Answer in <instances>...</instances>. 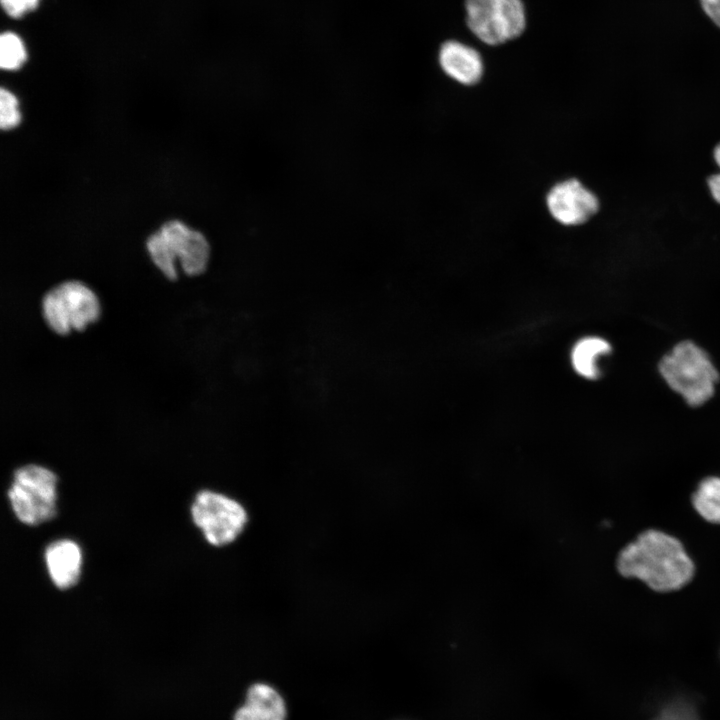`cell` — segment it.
<instances>
[{
	"mask_svg": "<svg viewBox=\"0 0 720 720\" xmlns=\"http://www.w3.org/2000/svg\"><path fill=\"white\" fill-rule=\"evenodd\" d=\"M624 577L642 580L659 592L677 590L694 574V565L676 538L657 530H647L624 547L617 558Z\"/></svg>",
	"mask_w": 720,
	"mask_h": 720,
	"instance_id": "6da1fadb",
	"label": "cell"
},
{
	"mask_svg": "<svg viewBox=\"0 0 720 720\" xmlns=\"http://www.w3.org/2000/svg\"><path fill=\"white\" fill-rule=\"evenodd\" d=\"M146 247L154 265L169 280L177 278L176 263L186 275L198 276L210 257L206 237L178 220L163 224L148 238Z\"/></svg>",
	"mask_w": 720,
	"mask_h": 720,
	"instance_id": "7a4b0ae2",
	"label": "cell"
},
{
	"mask_svg": "<svg viewBox=\"0 0 720 720\" xmlns=\"http://www.w3.org/2000/svg\"><path fill=\"white\" fill-rule=\"evenodd\" d=\"M667 385L691 406H700L714 394L719 374L708 354L696 343L676 344L659 362Z\"/></svg>",
	"mask_w": 720,
	"mask_h": 720,
	"instance_id": "3957f363",
	"label": "cell"
},
{
	"mask_svg": "<svg viewBox=\"0 0 720 720\" xmlns=\"http://www.w3.org/2000/svg\"><path fill=\"white\" fill-rule=\"evenodd\" d=\"M101 307L96 294L84 283L68 280L49 289L41 299L44 322L54 333L67 335L94 323Z\"/></svg>",
	"mask_w": 720,
	"mask_h": 720,
	"instance_id": "277c9868",
	"label": "cell"
},
{
	"mask_svg": "<svg viewBox=\"0 0 720 720\" xmlns=\"http://www.w3.org/2000/svg\"><path fill=\"white\" fill-rule=\"evenodd\" d=\"M57 477L49 469L28 464L18 468L8 491L17 518L27 525H38L56 515Z\"/></svg>",
	"mask_w": 720,
	"mask_h": 720,
	"instance_id": "5b68a950",
	"label": "cell"
},
{
	"mask_svg": "<svg viewBox=\"0 0 720 720\" xmlns=\"http://www.w3.org/2000/svg\"><path fill=\"white\" fill-rule=\"evenodd\" d=\"M195 525L211 545L234 542L248 523V513L237 500L211 490L200 491L191 506Z\"/></svg>",
	"mask_w": 720,
	"mask_h": 720,
	"instance_id": "8992f818",
	"label": "cell"
},
{
	"mask_svg": "<svg viewBox=\"0 0 720 720\" xmlns=\"http://www.w3.org/2000/svg\"><path fill=\"white\" fill-rule=\"evenodd\" d=\"M545 203L550 216L564 226L586 223L600 207L598 197L576 178L554 184L546 194Z\"/></svg>",
	"mask_w": 720,
	"mask_h": 720,
	"instance_id": "52a82bcc",
	"label": "cell"
},
{
	"mask_svg": "<svg viewBox=\"0 0 720 720\" xmlns=\"http://www.w3.org/2000/svg\"><path fill=\"white\" fill-rule=\"evenodd\" d=\"M438 60L442 71L461 85L473 86L482 79L483 60L480 53L471 46L448 40L441 45Z\"/></svg>",
	"mask_w": 720,
	"mask_h": 720,
	"instance_id": "ba28073f",
	"label": "cell"
},
{
	"mask_svg": "<svg viewBox=\"0 0 720 720\" xmlns=\"http://www.w3.org/2000/svg\"><path fill=\"white\" fill-rule=\"evenodd\" d=\"M44 557L50 578L56 587L64 590L77 583L82 554L74 541L61 539L50 543Z\"/></svg>",
	"mask_w": 720,
	"mask_h": 720,
	"instance_id": "9c48e42d",
	"label": "cell"
},
{
	"mask_svg": "<svg viewBox=\"0 0 720 720\" xmlns=\"http://www.w3.org/2000/svg\"><path fill=\"white\" fill-rule=\"evenodd\" d=\"M286 709L281 696L265 684L253 685L246 703L235 714L234 720H285Z\"/></svg>",
	"mask_w": 720,
	"mask_h": 720,
	"instance_id": "30bf717a",
	"label": "cell"
},
{
	"mask_svg": "<svg viewBox=\"0 0 720 720\" xmlns=\"http://www.w3.org/2000/svg\"><path fill=\"white\" fill-rule=\"evenodd\" d=\"M498 0H465L466 23L483 43L496 46L505 43L497 20Z\"/></svg>",
	"mask_w": 720,
	"mask_h": 720,
	"instance_id": "8fae6325",
	"label": "cell"
},
{
	"mask_svg": "<svg viewBox=\"0 0 720 720\" xmlns=\"http://www.w3.org/2000/svg\"><path fill=\"white\" fill-rule=\"evenodd\" d=\"M611 351L608 341L590 336L579 340L572 349L571 362L575 371L587 379L598 378V361Z\"/></svg>",
	"mask_w": 720,
	"mask_h": 720,
	"instance_id": "7c38bea8",
	"label": "cell"
},
{
	"mask_svg": "<svg viewBox=\"0 0 720 720\" xmlns=\"http://www.w3.org/2000/svg\"><path fill=\"white\" fill-rule=\"evenodd\" d=\"M497 20L505 41L518 38L526 27V13L522 0H498Z\"/></svg>",
	"mask_w": 720,
	"mask_h": 720,
	"instance_id": "4fadbf2b",
	"label": "cell"
},
{
	"mask_svg": "<svg viewBox=\"0 0 720 720\" xmlns=\"http://www.w3.org/2000/svg\"><path fill=\"white\" fill-rule=\"evenodd\" d=\"M692 502L704 519L720 523V478L704 479L693 494Z\"/></svg>",
	"mask_w": 720,
	"mask_h": 720,
	"instance_id": "5bb4252c",
	"label": "cell"
},
{
	"mask_svg": "<svg viewBox=\"0 0 720 720\" xmlns=\"http://www.w3.org/2000/svg\"><path fill=\"white\" fill-rule=\"evenodd\" d=\"M27 57L22 40L14 33L5 32L0 38V66L5 70L20 68Z\"/></svg>",
	"mask_w": 720,
	"mask_h": 720,
	"instance_id": "9a60e30c",
	"label": "cell"
},
{
	"mask_svg": "<svg viewBox=\"0 0 720 720\" xmlns=\"http://www.w3.org/2000/svg\"><path fill=\"white\" fill-rule=\"evenodd\" d=\"M21 121L18 100L10 91L0 90V127L3 130L15 128Z\"/></svg>",
	"mask_w": 720,
	"mask_h": 720,
	"instance_id": "2e32d148",
	"label": "cell"
},
{
	"mask_svg": "<svg viewBox=\"0 0 720 720\" xmlns=\"http://www.w3.org/2000/svg\"><path fill=\"white\" fill-rule=\"evenodd\" d=\"M655 720H699V718L691 705L676 701L667 705Z\"/></svg>",
	"mask_w": 720,
	"mask_h": 720,
	"instance_id": "e0dca14e",
	"label": "cell"
},
{
	"mask_svg": "<svg viewBox=\"0 0 720 720\" xmlns=\"http://www.w3.org/2000/svg\"><path fill=\"white\" fill-rule=\"evenodd\" d=\"M39 0H1L5 12L11 17H20L37 7Z\"/></svg>",
	"mask_w": 720,
	"mask_h": 720,
	"instance_id": "ac0fdd59",
	"label": "cell"
},
{
	"mask_svg": "<svg viewBox=\"0 0 720 720\" xmlns=\"http://www.w3.org/2000/svg\"><path fill=\"white\" fill-rule=\"evenodd\" d=\"M713 156L720 169V143L715 147ZM707 185L713 199L720 204V172L711 175L708 178Z\"/></svg>",
	"mask_w": 720,
	"mask_h": 720,
	"instance_id": "d6986e66",
	"label": "cell"
},
{
	"mask_svg": "<svg viewBox=\"0 0 720 720\" xmlns=\"http://www.w3.org/2000/svg\"><path fill=\"white\" fill-rule=\"evenodd\" d=\"M706 14L720 27V0H700Z\"/></svg>",
	"mask_w": 720,
	"mask_h": 720,
	"instance_id": "ffe728a7",
	"label": "cell"
}]
</instances>
